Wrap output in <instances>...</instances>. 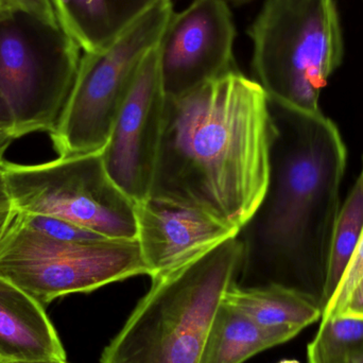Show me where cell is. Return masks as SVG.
I'll return each instance as SVG.
<instances>
[{"mask_svg":"<svg viewBox=\"0 0 363 363\" xmlns=\"http://www.w3.org/2000/svg\"><path fill=\"white\" fill-rule=\"evenodd\" d=\"M270 108V177L262 203L238 233L243 262L237 284H277L321 304L347 148L322 112H298L272 101Z\"/></svg>","mask_w":363,"mask_h":363,"instance_id":"2","label":"cell"},{"mask_svg":"<svg viewBox=\"0 0 363 363\" xmlns=\"http://www.w3.org/2000/svg\"><path fill=\"white\" fill-rule=\"evenodd\" d=\"M15 138H13L11 134H9L8 132L4 131L0 128V162L4 160V153L8 150L9 147L11 146L13 142H14Z\"/></svg>","mask_w":363,"mask_h":363,"instance_id":"25","label":"cell"},{"mask_svg":"<svg viewBox=\"0 0 363 363\" xmlns=\"http://www.w3.org/2000/svg\"><path fill=\"white\" fill-rule=\"evenodd\" d=\"M11 2L16 13H23L44 26L55 40L74 43L81 48L78 29L66 0H11Z\"/></svg>","mask_w":363,"mask_h":363,"instance_id":"18","label":"cell"},{"mask_svg":"<svg viewBox=\"0 0 363 363\" xmlns=\"http://www.w3.org/2000/svg\"><path fill=\"white\" fill-rule=\"evenodd\" d=\"M302 330L262 328L222 301L199 363H243L260 352L287 342Z\"/></svg>","mask_w":363,"mask_h":363,"instance_id":"13","label":"cell"},{"mask_svg":"<svg viewBox=\"0 0 363 363\" xmlns=\"http://www.w3.org/2000/svg\"><path fill=\"white\" fill-rule=\"evenodd\" d=\"M149 275L138 240L64 241L15 216L0 240V277L46 306L108 284Z\"/></svg>","mask_w":363,"mask_h":363,"instance_id":"6","label":"cell"},{"mask_svg":"<svg viewBox=\"0 0 363 363\" xmlns=\"http://www.w3.org/2000/svg\"><path fill=\"white\" fill-rule=\"evenodd\" d=\"M363 277V232L359 241H358L357 247L345 268L343 273L342 279L335 291L334 296L330 298L328 304L324 308L322 318L333 317L338 313L340 307L342 306L343 302L347 298V294H350L354 286ZM321 318V319H322Z\"/></svg>","mask_w":363,"mask_h":363,"instance_id":"20","label":"cell"},{"mask_svg":"<svg viewBox=\"0 0 363 363\" xmlns=\"http://www.w3.org/2000/svg\"><path fill=\"white\" fill-rule=\"evenodd\" d=\"M235 38L226 0H194L174 12L160 43L166 97H179L236 68Z\"/></svg>","mask_w":363,"mask_h":363,"instance_id":"10","label":"cell"},{"mask_svg":"<svg viewBox=\"0 0 363 363\" xmlns=\"http://www.w3.org/2000/svg\"><path fill=\"white\" fill-rule=\"evenodd\" d=\"M83 52L95 50L123 31L157 0H66Z\"/></svg>","mask_w":363,"mask_h":363,"instance_id":"15","label":"cell"},{"mask_svg":"<svg viewBox=\"0 0 363 363\" xmlns=\"http://www.w3.org/2000/svg\"><path fill=\"white\" fill-rule=\"evenodd\" d=\"M252 70L270 101L321 112L319 99L343 57L335 0H266L249 30Z\"/></svg>","mask_w":363,"mask_h":363,"instance_id":"4","label":"cell"},{"mask_svg":"<svg viewBox=\"0 0 363 363\" xmlns=\"http://www.w3.org/2000/svg\"><path fill=\"white\" fill-rule=\"evenodd\" d=\"M6 2H9V4H11V6H13L12 2H11V0H6ZM13 8H14V6H13ZM14 10H15V9H14Z\"/></svg>","mask_w":363,"mask_h":363,"instance_id":"30","label":"cell"},{"mask_svg":"<svg viewBox=\"0 0 363 363\" xmlns=\"http://www.w3.org/2000/svg\"><path fill=\"white\" fill-rule=\"evenodd\" d=\"M165 106L159 44L140 62L102 151L108 176L135 204L150 198Z\"/></svg>","mask_w":363,"mask_h":363,"instance_id":"9","label":"cell"},{"mask_svg":"<svg viewBox=\"0 0 363 363\" xmlns=\"http://www.w3.org/2000/svg\"><path fill=\"white\" fill-rule=\"evenodd\" d=\"M16 11L6 0H0V23L12 21Z\"/></svg>","mask_w":363,"mask_h":363,"instance_id":"24","label":"cell"},{"mask_svg":"<svg viewBox=\"0 0 363 363\" xmlns=\"http://www.w3.org/2000/svg\"><path fill=\"white\" fill-rule=\"evenodd\" d=\"M0 358L66 360L63 345L45 307L1 277Z\"/></svg>","mask_w":363,"mask_h":363,"instance_id":"12","label":"cell"},{"mask_svg":"<svg viewBox=\"0 0 363 363\" xmlns=\"http://www.w3.org/2000/svg\"><path fill=\"white\" fill-rule=\"evenodd\" d=\"M362 174V176L363 177V167H362V174Z\"/></svg>","mask_w":363,"mask_h":363,"instance_id":"31","label":"cell"},{"mask_svg":"<svg viewBox=\"0 0 363 363\" xmlns=\"http://www.w3.org/2000/svg\"><path fill=\"white\" fill-rule=\"evenodd\" d=\"M228 4H235V6H243V4H251L255 0H226Z\"/></svg>","mask_w":363,"mask_h":363,"instance_id":"27","label":"cell"},{"mask_svg":"<svg viewBox=\"0 0 363 363\" xmlns=\"http://www.w3.org/2000/svg\"><path fill=\"white\" fill-rule=\"evenodd\" d=\"M174 14L172 0H157L112 40L82 53L67 101L49 134L57 157L104 150L140 62L161 43Z\"/></svg>","mask_w":363,"mask_h":363,"instance_id":"5","label":"cell"},{"mask_svg":"<svg viewBox=\"0 0 363 363\" xmlns=\"http://www.w3.org/2000/svg\"><path fill=\"white\" fill-rule=\"evenodd\" d=\"M363 354V320L335 315L322 318L307 349L308 363H352Z\"/></svg>","mask_w":363,"mask_h":363,"instance_id":"17","label":"cell"},{"mask_svg":"<svg viewBox=\"0 0 363 363\" xmlns=\"http://www.w3.org/2000/svg\"><path fill=\"white\" fill-rule=\"evenodd\" d=\"M335 315L363 320V277L347 294L342 306Z\"/></svg>","mask_w":363,"mask_h":363,"instance_id":"21","label":"cell"},{"mask_svg":"<svg viewBox=\"0 0 363 363\" xmlns=\"http://www.w3.org/2000/svg\"><path fill=\"white\" fill-rule=\"evenodd\" d=\"M1 162H0V213L14 208L6 177H4V170H2Z\"/></svg>","mask_w":363,"mask_h":363,"instance_id":"22","label":"cell"},{"mask_svg":"<svg viewBox=\"0 0 363 363\" xmlns=\"http://www.w3.org/2000/svg\"><path fill=\"white\" fill-rule=\"evenodd\" d=\"M363 232V177L360 174L341 204L330 243L328 273L321 298L322 313L334 296Z\"/></svg>","mask_w":363,"mask_h":363,"instance_id":"16","label":"cell"},{"mask_svg":"<svg viewBox=\"0 0 363 363\" xmlns=\"http://www.w3.org/2000/svg\"><path fill=\"white\" fill-rule=\"evenodd\" d=\"M352 363H363V354L362 356H359L357 359L354 360V362Z\"/></svg>","mask_w":363,"mask_h":363,"instance_id":"28","label":"cell"},{"mask_svg":"<svg viewBox=\"0 0 363 363\" xmlns=\"http://www.w3.org/2000/svg\"><path fill=\"white\" fill-rule=\"evenodd\" d=\"M19 219L33 230L64 241H98L106 240V237L86 230L82 226L77 225L72 222L51 216L40 215V213H26L17 211Z\"/></svg>","mask_w":363,"mask_h":363,"instance_id":"19","label":"cell"},{"mask_svg":"<svg viewBox=\"0 0 363 363\" xmlns=\"http://www.w3.org/2000/svg\"><path fill=\"white\" fill-rule=\"evenodd\" d=\"M223 302L266 328L290 326L303 330L322 318L318 298L277 284L253 287L233 284L224 294Z\"/></svg>","mask_w":363,"mask_h":363,"instance_id":"14","label":"cell"},{"mask_svg":"<svg viewBox=\"0 0 363 363\" xmlns=\"http://www.w3.org/2000/svg\"><path fill=\"white\" fill-rule=\"evenodd\" d=\"M279 363H300V362H296V360H283V362H281Z\"/></svg>","mask_w":363,"mask_h":363,"instance_id":"29","label":"cell"},{"mask_svg":"<svg viewBox=\"0 0 363 363\" xmlns=\"http://www.w3.org/2000/svg\"><path fill=\"white\" fill-rule=\"evenodd\" d=\"M0 363H68L63 359H35V360H18V359H4L0 358Z\"/></svg>","mask_w":363,"mask_h":363,"instance_id":"26","label":"cell"},{"mask_svg":"<svg viewBox=\"0 0 363 363\" xmlns=\"http://www.w3.org/2000/svg\"><path fill=\"white\" fill-rule=\"evenodd\" d=\"M135 217L138 245L152 281L239 233L201 211L153 198L136 203Z\"/></svg>","mask_w":363,"mask_h":363,"instance_id":"11","label":"cell"},{"mask_svg":"<svg viewBox=\"0 0 363 363\" xmlns=\"http://www.w3.org/2000/svg\"><path fill=\"white\" fill-rule=\"evenodd\" d=\"M11 21L0 23V128L15 140L55 130L82 57L65 45L45 61Z\"/></svg>","mask_w":363,"mask_h":363,"instance_id":"8","label":"cell"},{"mask_svg":"<svg viewBox=\"0 0 363 363\" xmlns=\"http://www.w3.org/2000/svg\"><path fill=\"white\" fill-rule=\"evenodd\" d=\"M102 151L34 165L2 160L13 206L66 220L112 240H138L135 203L108 176Z\"/></svg>","mask_w":363,"mask_h":363,"instance_id":"7","label":"cell"},{"mask_svg":"<svg viewBox=\"0 0 363 363\" xmlns=\"http://www.w3.org/2000/svg\"><path fill=\"white\" fill-rule=\"evenodd\" d=\"M273 133L266 91L237 68L166 97L150 198L239 232L266 194Z\"/></svg>","mask_w":363,"mask_h":363,"instance_id":"1","label":"cell"},{"mask_svg":"<svg viewBox=\"0 0 363 363\" xmlns=\"http://www.w3.org/2000/svg\"><path fill=\"white\" fill-rule=\"evenodd\" d=\"M17 211L15 208L9 209V211H1L0 213V240L6 233V228L10 225L11 222L16 216Z\"/></svg>","mask_w":363,"mask_h":363,"instance_id":"23","label":"cell"},{"mask_svg":"<svg viewBox=\"0 0 363 363\" xmlns=\"http://www.w3.org/2000/svg\"><path fill=\"white\" fill-rule=\"evenodd\" d=\"M243 262L238 235L161 279L104 349L100 363H199Z\"/></svg>","mask_w":363,"mask_h":363,"instance_id":"3","label":"cell"}]
</instances>
